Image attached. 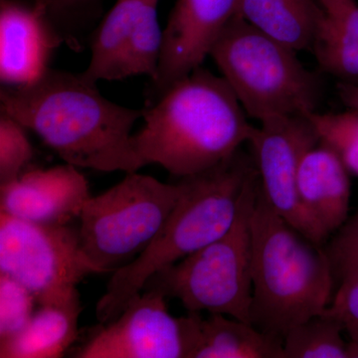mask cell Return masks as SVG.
I'll return each instance as SVG.
<instances>
[{
	"label": "cell",
	"instance_id": "cell-25",
	"mask_svg": "<svg viewBox=\"0 0 358 358\" xmlns=\"http://www.w3.org/2000/svg\"><path fill=\"white\" fill-rule=\"evenodd\" d=\"M34 296L23 285L0 274V343L13 338L31 319Z\"/></svg>",
	"mask_w": 358,
	"mask_h": 358
},
{
	"label": "cell",
	"instance_id": "cell-24",
	"mask_svg": "<svg viewBox=\"0 0 358 358\" xmlns=\"http://www.w3.org/2000/svg\"><path fill=\"white\" fill-rule=\"evenodd\" d=\"M324 249L333 268L336 288L341 284L358 285V209L331 235Z\"/></svg>",
	"mask_w": 358,
	"mask_h": 358
},
{
	"label": "cell",
	"instance_id": "cell-18",
	"mask_svg": "<svg viewBox=\"0 0 358 358\" xmlns=\"http://www.w3.org/2000/svg\"><path fill=\"white\" fill-rule=\"evenodd\" d=\"M324 11L313 50L320 67L343 79L358 78L357 0H317Z\"/></svg>",
	"mask_w": 358,
	"mask_h": 358
},
{
	"label": "cell",
	"instance_id": "cell-4",
	"mask_svg": "<svg viewBox=\"0 0 358 358\" xmlns=\"http://www.w3.org/2000/svg\"><path fill=\"white\" fill-rule=\"evenodd\" d=\"M251 324L284 339L289 329L322 315L336 282L324 246L278 215L259 189L251 216Z\"/></svg>",
	"mask_w": 358,
	"mask_h": 358
},
{
	"label": "cell",
	"instance_id": "cell-9",
	"mask_svg": "<svg viewBox=\"0 0 358 358\" xmlns=\"http://www.w3.org/2000/svg\"><path fill=\"white\" fill-rule=\"evenodd\" d=\"M136 294L115 319L80 348L79 358H193L201 336L199 312L174 317L157 289Z\"/></svg>",
	"mask_w": 358,
	"mask_h": 358
},
{
	"label": "cell",
	"instance_id": "cell-3",
	"mask_svg": "<svg viewBox=\"0 0 358 358\" xmlns=\"http://www.w3.org/2000/svg\"><path fill=\"white\" fill-rule=\"evenodd\" d=\"M258 171L241 148L210 169L179 178L182 195L152 243L128 265L113 273L99 300L96 317L115 319L150 278L222 237L239 213L247 185Z\"/></svg>",
	"mask_w": 358,
	"mask_h": 358
},
{
	"label": "cell",
	"instance_id": "cell-10",
	"mask_svg": "<svg viewBox=\"0 0 358 358\" xmlns=\"http://www.w3.org/2000/svg\"><path fill=\"white\" fill-rule=\"evenodd\" d=\"M248 143L266 201L303 236L324 246L331 235L303 206L298 190L301 159L319 143L308 117H274L260 122Z\"/></svg>",
	"mask_w": 358,
	"mask_h": 358
},
{
	"label": "cell",
	"instance_id": "cell-22",
	"mask_svg": "<svg viewBox=\"0 0 358 358\" xmlns=\"http://www.w3.org/2000/svg\"><path fill=\"white\" fill-rule=\"evenodd\" d=\"M48 17L65 44L81 50L82 42L100 15L102 0H30Z\"/></svg>",
	"mask_w": 358,
	"mask_h": 358
},
{
	"label": "cell",
	"instance_id": "cell-11",
	"mask_svg": "<svg viewBox=\"0 0 358 358\" xmlns=\"http://www.w3.org/2000/svg\"><path fill=\"white\" fill-rule=\"evenodd\" d=\"M159 0H117L91 35V58L84 75L94 82L117 81L159 73L164 30Z\"/></svg>",
	"mask_w": 358,
	"mask_h": 358
},
{
	"label": "cell",
	"instance_id": "cell-12",
	"mask_svg": "<svg viewBox=\"0 0 358 358\" xmlns=\"http://www.w3.org/2000/svg\"><path fill=\"white\" fill-rule=\"evenodd\" d=\"M240 0H176L166 28L159 73L148 91L154 102L171 85L201 67Z\"/></svg>",
	"mask_w": 358,
	"mask_h": 358
},
{
	"label": "cell",
	"instance_id": "cell-6",
	"mask_svg": "<svg viewBox=\"0 0 358 358\" xmlns=\"http://www.w3.org/2000/svg\"><path fill=\"white\" fill-rule=\"evenodd\" d=\"M260 189L259 173L245 190L236 220L222 237L159 271L145 288L176 299L188 312L221 313L251 324V216Z\"/></svg>",
	"mask_w": 358,
	"mask_h": 358
},
{
	"label": "cell",
	"instance_id": "cell-14",
	"mask_svg": "<svg viewBox=\"0 0 358 358\" xmlns=\"http://www.w3.org/2000/svg\"><path fill=\"white\" fill-rule=\"evenodd\" d=\"M90 197L88 181L69 164L26 171L0 186L2 213L39 224L69 223L79 217Z\"/></svg>",
	"mask_w": 358,
	"mask_h": 358
},
{
	"label": "cell",
	"instance_id": "cell-27",
	"mask_svg": "<svg viewBox=\"0 0 358 358\" xmlns=\"http://www.w3.org/2000/svg\"><path fill=\"white\" fill-rule=\"evenodd\" d=\"M338 90L341 101L348 109L358 112V84L346 82L339 84Z\"/></svg>",
	"mask_w": 358,
	"mask_h": 358
},
{
	"label": "cell",
	"instance_id": "cell-15",
	"mask_svg": "<svg viewBox=\"0 0 358 358\" xmlns=\"http://www.w3.org/2000/svg\"><path fill=\"white\" fill-rule=\"evenodd\" d=\"M350 174L333 150L320 143L306 152L299 167L301 202L329 235L348 218Z\"/></svg>",
	"mask_w": 358,
	"mask_h": 358
},
{
	"label": "cell",
	"instance_id": "cell-16",
	"mask_svg": "<svg viewBox=\"0 0 358 358\" xmlns=\"http://www.w3.org/2000/svg\"><path fill=\"white\" fill-rule=\"evenodd\" d=\"M81 310L79 294L69 300L40 305L20 333L0 343V357H62L77 339Z\"/></svg>",
	"mask_w": 358,
	"mask_h": 358
},
{
	"label": "cell",
	"instance_id": "cell-19",
	"mask_svg": "<svg viewBox=\"0 0 358 358\" xmlns=\"http://www.w3.org/2000/svg\"><path fill=\"white\" fill-rule=\"evenodd\" d=\"M226 317L210 313L202 320L193 358H284V339Z\"/></svg>",
	"mask_w": 358,
	"mask_h": 358
},
{
	"label": "cell",
	"instance_id": "cell-5",
	"mask_svg": "<svg viewBox=\"0 0 358 358\" xmlns=\"http://www.w3.org/2000/svg\"><path fill=\"white\" fill-rule=\"evenodd\" d=\"M210 56L248 117H307L315 112L322 86L296 52L235 15Z\"/></svg>",
	"mask_w": 358,
	"mask_h": 358
},
{
	"label": "cell",
	"instance_id": "cell-13",
	"mask_svg": "<svg viewBox=\"0 0 358 358\" xmlns=\"http://www.w3.org/2000/svg\"><path fill=\"white\" fill-rule=\"evenodd\" d=\"M65 43L50 20L30 0H0V80L22 86L51 68L54 52Z\"/></svg>",
	"mask_w": 358,
	"mask_h": 358
},
{
	"label": "cell",
	"instance_id": "cell-23",
	"mask_svg": "<svg viewBox=\"0 0 358 358\" xmlns=\"http://www.w3.org/2000/svg\"><path fill=\"white\" fill-rule=\"evenodd\" d=\"M26 131L13 115L0 110V186L16 180L31 162L34 152Z\"/></svg>",
	"mask_w": 358,
	"mask_h": 358
},
{
	"label": "cell",
	"instance_id": "cell-26",
	"mask_svg": "<svg viewBox=\"0 0 358 358\" xmlns=\"http://www.w3.org/2000/svg\"><path fill=\"white\" fill-rule=\"evenodd\" d=\"M326 313L341 322L350 339L358 341V285H339Z\"/></svg>",
	"mask_w": 358,
	"mask_h": 358
},
{
	"label": "cell",
	"instance_id": "cell-8",
	"mask_svg": "<svg viewBox=\"0 0 358 358\" xmlns=\"http://www.w3.org/2000/svg\"><path fill=\"white\" fill-rule=\"evenodd\" d=\"M0 274L25 287L39 305L69 300L90 275L102 274L85 255L79 230L0 212Z\"/></svg>",
	"mask_w": 358,
	"mask_h": 358
},
{
	"label": "cell",
	"instance_id": "cell-7",
	"mask_svg": "<svg viewBox=\"0 0 358 358\" xmlns=\"http://www.w3.org/2000/svg\"><path fill=\"white\" fill-rule=\"evenodd\" d=\"M183 189L180 180L169 185L131 173L107 192L90 197L78 228L85 255L102 274L128 265L152 243Z\"/></svg>",
	"mask_w": 358,
	"mask_h": 358
},
{
	"label": "cell",
	"instance_id": "cell-17",
	"mask_svg": "<svg viewBox=\"0 0 358 358\" xmlns=\"http://www.w3.org/2000/svg\"><path fill=\"white\" fill-rule=\"evenodd\" d=\"M237 15L299 52L313 50L324 11L317 0H240Z\"/></svg>",
	"mask_w": 358,
	"mask_h": 358
},
{
	"label": "cell",
	"instance_id": "cell-2",
	"mask_svg": "<svg viewBox=\"0 0 358 358\" xmlns=\"http://www.w3.org/2000/svg\"><path fill=\"white\" fill-rule=\"evenodd\" d=\"M143 110L145 124L133 136L136 154L145 166L159 164L178 178L229 159L256 128L226 80L202 66Z\"/></svg>",
	"mask_w": 358,
	"mask_h": 358
},
{
	"label": "cell",
	"instance_id": "cell-28",
	"mask_svg": "<svg viewBox=\"0 0 358 358\" xmlns=\"http://www.w3.org/2000/svg\"><path fill=\"white\" fill-rule=\"evenodd\" d=\"M348 358H358V341H348Z\"/></svg>",
	"mask_w": 358,
	"mask_h": 358
},
{
	"label": "cell",
	"instance_id": "cell-21",
	"mask_svg": "<svg viewBox=\"0 0 358 358\" xmlns=\"http://www.w3.org/2000/svg\"><path fill=\"white\" fill-rule=\"evenodd\" d=\"M320 145L333 150L348 173L358 178V112L322 114L315 112L307 115Z\"/></svg>",
	"mask_w": 358,
	"mask_h": 358
},
{
	"label": "cell",
	"instance_id": "cell-20",
	"mask_svg": "<svg viewBox=\"0 0 358 358\" xmlns=\"http://www.w3.org/2000/svg\"><path fill=\"white\" fill-rule=\"evenodd\" d=\"M338 319L324 312L289 329L284 358H348V341Z\"/></svg>",
	"mask_w": 358,
	"mask_h": 358
},
{
	"label": "cell",
	"instance_id": "cell-1",
	"mask_svg": "<svg viewBox=\"0 0 358 358\" xmlns=\"http://www.w3.org/2000/svg\"><path fill=\"white\" fill-rule=\"evenodd\" d=\"M0 110L34 131L66 164L105 173L145 166L131 129L143 110L110 102L84 73L49 68L22 86H3Z\"/></svg>",
	"mask_w": 358,
	"mask_h": 358
}]
</instances>
